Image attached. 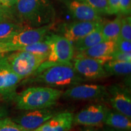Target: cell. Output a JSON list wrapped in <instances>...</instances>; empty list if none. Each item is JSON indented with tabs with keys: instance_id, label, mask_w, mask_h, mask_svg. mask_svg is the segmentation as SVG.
<instances>
[{
	"instance_id": "2e32d148",
	"label": "cell",
	"mask_w": 131,
	"mask_h": 131,
	"mask_svg": "<svg viewBox=\"0 0 131 131\" xmlns=\"http://www.w3.org/2000/svg\"><path fill=\"white\" fill-rule=\"evenodd\" d=\"M68 6L70 14L73 18L77 19L78 21H103L100 14L90 7L89 5L79 0L70 1Z\"/></svg>"
},
{
	"instance_id": "603a6c76",
	"label": "cell",
	"mask_w": 131,
	"mask_h": 131,
	"mask_svg": "<svg viewBox=\"0 0 131 131\" xmlns=\"http://www.w3.org/2000/svg\"><path fill=\"white\" fill-rule=\"evenodd\" d=\"M86 3L94 9L98 14L101 15H109L107 0H79Z\"/></svg>"
},
{
	"instance_id": "8992f818",
	"label": "cell",
	"mask_w": 131,
	"mask_h": 131,
	"mask_svg": "<svg viewBox=\"0 0 131 131\" xmlns=\"http://www.w3.org/2000/svg\"><path fill=\"white\" fill-rule=\"evenodd\" d=\"M61 96L70 100H96L107 97V88L100 84H79L63 92Z\"/></svg>"
},
{
	"instance_id": "ffe728a7",
	"label": "cell",
	"mask_w": 131,
	"mask_h": 131,
	"mask_svg": "<svg viewBox=\"0 0 131 131\" xmlns=\"http://www.w3.org/2000/svg\"><path fill=\"white\" fill-rule=\"evenodd\" d=\"M122 15H118L114 20L103 23L101 27V32L104 41H116L120 33Z\"/></svg>"
},
{
	"instance_id": "8d00e7d4",
	"label": "cell",
	"mask_w": 131,
	"mask_h": 131,
	"mask_svg": "<svg viewBox=\"0 0 131 131\" xmlns=\"http://www.w3.org/2000/svg\"><path fill=\"white\" fill-rule=\"evenodd\" d=\"M1 7V4H0V7Z\"/></svg>"
},
{
	"instance_id": "5bb4252c",
	"label": "cell",
	"mask_w": 131,
	"mask_h": 131,
	"mask_svg": "<svg viewBox=\"0 0 131 131\" xmlns=\"http://www.w3.org/2000/svg\"><path fill=\"white\" fill-rule=\"evenodd\" d=\"M73 115L69 112L58 113L33 131H69L73 125Z\"/></svg>"
},
{
	"instance_id": "8fae6325",
	"label": "cell",
	"mask_w": 131,
	"mask_h": 131,
	"mask_svg": "<svg viewBox=\"0 0 131 131\" xmlns=\"http://www.w3.org/2000/svg\"><path fill=\"white\" fill-rule=\"evenodd\" d=\"M53 26V23H51L40 27H29L3 42H9L19 48V47L41 41L50 33Z\"/></svg>"
},
{
	"instance_id": "83f0119b",
	"label": "cell",
	"mask_w": 131,
	"mask_h": 131,
	"mask_svg": "<svg viewBox=\"0 0 131 131\" xmlns=\"http://www.w3.org/2000/svg\"><path fill=\"white\" fill-rule=\"evenodd\" d=\"M18 47L7 42L0 41V55L7 54L10 52L17 51Z\"/></svg>"
},
{
	"instance_id": "484cf974",
	"label": "cell",
	"mask_w": 131,
	"mask_h": 131,
	"mask_svg": "<svg viewBox=\"0 0 131 131\" xmlns=\"http://www.w3.org/2000/svg\"><path fill=\"white\" fill-rule=\"evenodd\" d=\"M111 60L120 61H131V53H127L115 50L111 54Z\"/></svg>"
},
{
	"instance_id": "30bf717a",
	"label": "cell",
	"mask_w": 131,
	"mask_h": 131,
	"mask_svg": "<svg viewBox=\"0 0 131 131\" xmlns=\"http://www.w3.org/2000/svg\"><path fill=\"white\" fill-rule=\"evenodd\" d=\"M58 114L56 110L51 107L45 109L26 111L12 119L24 129L33 131L43 124L48 119Z\"/></svg>"
},
{
	"instance_id": "ba28073f",
	"label": "cell",
	"mask_w": 131,
	"mask_h": 131,
	"mask_svg": "<svg viewBox=\"0 0 131 131\" xmlns=\"http://www.w3.org/2000/svg\"><path fill=\"white\" fill-rule=\"evenodd\" d=\"M21 80L10 66L6 54L0 59V96L6 100H14Z\"/></svg>"
},
{
	"instance_id": "9a60e30c",
	"label": "cell",
	"mask_w": 131,
	"mask_h": 131,
	"mask_svg": "<svg viewBox=\"0 0 131 131\" xmlns=\"http://www.w3.org/2000/svg\"><path fill=\"white\" fill-rule=\"evenodd\" d=\"M115 49V41H103L84 51L79 52L77 55L96 59L104 64L111 60V54Z\"/></svg>"
},
{
	"instance_id": "6da1fadb",
	"label": "cell",
	"mask_w": 131,
	"mask_h": 131,
	"mask_svg": "<svg viewBox=\"0 0 131 131\" xmlns=\"http://www.w3.org/2000/svg\"><path fill=\"white\" fill-rule=\"evenodd\" d=\"M71 63H52L45 61L29 77L24 80V84L53 88H70L86 81Z\"/></svg>"
},
{
	"instance_id": "d6986e66",
	"label": "cell",
	"mask_w": 131,
	"mask_h": 131,
	"mask_svg": "<svg viewBox=\"0 0 131 131\" xmlns=\"http://www.w3.org/2000/svg\"><path fill=\"white\" fill-rule=\"evenodd\" d=\"M28 26L15 20H5L0 22V41H5L24 29Z\"/></svg>"
},
{
	"instance_id": "9c48e42d",
	"label": "cell",
	"mask_w": 131,
	"mask_h": 131,
	"mask_svg": "<svg viewBox=\"0 0 131 131\" xmlns=\"http://www.w3.org/2000/svg\"><path fill=\"white\" fill-rule=\"evenodd\" d=\"M72 65L76 72L85 80H99L107 77L102 61L89 57L77 55Z\"/></svg>"
},
{
	"instance_id": "3957f363",
	"label": "cell",
	"mask_w": 131,
	"mask_h": 131,
	"mask_svg": "<svg viewBox=\"0 0 131 131\" xmlns=\"http://www.w3.org/2000/svg\"><path fill=\"white\" fill-rule=\"evenodd\" d=\"M63 92L50 87L32 86L16 94L14 100L16 108L19 110L45 109L55 106L61 98Z\"/></svg>"
},
{
	"instance_id": "4dcf8cb0",
	"label": "cell",
	"mask_w": 131,
	"mask_h": 131,
	"mask_svg": "<svg viewBox=\"0 0 131 131\" xmlns=\"http://www.w3.org/2000/svg\"><path fill=\"white\" fill-rule=\"evenodd\" d=\"M1 7H2V6H1ZM1 7H0V22L5 20L16 21L14 19V15L12 14V12H10V11L6 10L7 8L4 7V9H1Z\"/></svg>"
},
{
	"instance_id": "e0dca14e",
	"label": "cell",
	"mask_w": 131,
	"mask_h": 131,
	"mask_svg": "<svg viewBox=\"0 0 131 131\" xmlns=\"http://www.w3.org/2000/svg\"><path fill=\"white\" fill-rule=\"evenodd\" d=\"M104 124L118 130L129 131L131 129L130 118L115 110L108 109Z\"/></svg>"
},
{
	"instance_id": "44dd1931",
	"label": "cell",
	"mask_w": 131,
	"mask_h": 131,
	"mask_svg": "<svg viewBox=\"0 0 131 131\" xmlns=\"http://www.w3.org/2000/svg\"><path fill=\"white\" fill-rule=\"evenodd\" d=\"M104 70L108 75H129L131 72V61H110L103 65Z\"/></svg>"
},
{
	"instance_id": "7402d4cb",
	"label": "cell",
	"mask_w": 131,
	"mask_h": 131,
	"mask_svg": "<svg viewBox=\"0 0 131 131\" xmlns=\"http://www.w3.org/2000/svg\"><path fill=\"white\" fill-rule=\"evenodd\" d=\"M18 50H23L37 54V55H46L48 57L49 53V46L45 40L24 46L19 47Z\"/></svg>"
},
{
	"instance_id": "52a82bcc",
	"label": "cell",
	"mask_w": 131,
	"mask_h": 131,
	"mask_svg": "<svg viewBox=\"0 0 131 131\" xmlns=\"http://www.w3.org/2000/svg\"><path fill=\"white\" fill-rule=\"evenodd\" d=\"M108 108L103 104H93L73 115V124L86 127H101L104 124Z\"/></svg>"
},
{
	"instance_id": "d6a6232c",
	"label": "cell",
	"mask_w": 131,
	"mask_h": 131,
	"mask_svg": "<svg viewBox=\"0 0 131 131\" xmlns=\"http://www.w3.org/2000/svg\"><path fill=\"white\" fill-rule=\"evenodd\" d=\"M8 114L7 109L4 106H0V119H2L3 118L6 117Z\"/></svg>"
},
{
	"instance_id": "7c38bea8",
	"label": "cell",
	"mask_w": 131,
	"mask_h": 131,
	"mask_svg": "<svg viewBox=\"0 0 131 131\" xmlns=\"http://www.w3.org/2000/svg\"><path fill=\"white\" fill-rule=\"evenodd\" d=\"M107 97L114 110L131 118V96L128 89L114 84L107 88Z\"/></svg>"
},
{
	"instance_id": "7a4b0ae2",
	"label": "cell",
	"mask_w": 131,
	"mask_h": 131,
	"mask_svg": "<svg viewBox=\"0 0 131 131\" xmlns=\"http://www.w3.org/2000/svg\"><path fill=\"white\" fill-rule=\"evenodd\" d=\"M15 14L23 24L37 27L53 23L55 9L49 0H18Z\"/></svg>"
},
{
	"instance_id": "277c9868",
	"label": "cell",
	"mask_w": 131,
	"mask_h": 131,
	"mask_svg": "<svg viewBox=\"0 0 131 131\" xmlns=\"http://www.w3.org/2000/svg\"><path fill=\"white\" fill-rule=\"evenodd\" d=\"M6 54L9 64L21 80L29 77L47 60L46 55H37L30 52L17 50Z\"/></svg>"
},
{
	"instance_id": "e575fe53",
	"label": "cell",
	"mask_w": 131,
	"mask_h": 131,
	"mask_svg": "<svg viewBox=\"0 0 131 131\" xmlns=\"http://www.w3.org/2000/svg\"><path fill=\"white\" fill-rule=\"evenodd\" d=\"M81 131H96V130H95L94 129L92 128L91 127H88V128H86V129H83V130H82Z\"/></svg>"
},
{
	"instance_id": "ac0fdd59",
	"label": "cell",
	"mask_w": 131,
	"mask_h": 131,
	"mask_svg": "<svg viewBox=\"0 0 131 131\" xmlns=\"http://www.w3.org/2000/svg\"><path fill=\"white\" fill-rule=\"evenodd\" d=\"M103 23L88 35L82 38L77 41L73 42L72 44L73 49H75L77 53L84 51L96 44L104 41L101 32Z\"/></svg>"
},
{
	"instance_id": "f1b7e54d",
	"label": "cell",
	"mask_w": 131,
	"mask_h": 131,
	"mask_svg": "<svg viewBox=\"0 0 131 131\" xmlns=\"http://www.w3.org/2000/svg\"><path fill=\"white\" fill-rule=\"evenodd\" d=\"M131 12V0H119V14L129 15Z\"/></svg>"
},
{
	"instance_id": "5b68a950",
	"label": "cell",
	"mask_w": 131,
	"mask_h": 131,
	"mask_svg": "<svg viewBox=\"0 0 131 131\" xmlns=\"http://www.w3.org/2000/svg\"><path fill=\"white\" fill-rule=\"evenodd\" d=\"M48 45L49 53L46 61L52 63H71L74 55L73 45L64 36L49 34L44 40Z\"/></svg>"
},
{
	"instance_id": "d4e9b609",
	"label": "cell",
	"mask_w": 131,
	"mask_h": 131,
	"mask_svg": "<svg viewBox=\"0 0 131 131\" xmlns=\"http://www.w3.org/2000/svg\"><path fill=\"white\" fill-rule=\"evenodd\" d=\"M118 38L131 41V18L130 16L122 17Z\"/></svg>"
},
{
	"instance_id": "f546056e",
	"label": "cell",
	"mask_w": 131,
	"mask_h": 131,
	"mask_svg": "<svg viewBox=\"0 0 131 131\" xmlns=\"http://www.w3.org/2000/svg\"><path fill=\"white\" fill-rule=\"evenodd\" d=\"M109 15L118 14L119 12V0H107Z\"/></svg>"
},
{
	"instance_id": "d590c367",
	"label": "cell",
	"mask_w": 131,
	"mask_h": 131,
	"mask_svg": "<svg viewBox=\"0 0 131 131\" xmlns=\"http://www.w3.org/2000/svg\"><path fill=\"white\" fill-rule=\"evenodd\" d=\"M5 55H6V54H1V55H0V59H1V58H2L3 57H4Z\"/></svg>"
},
{
	"instance_id": "cb8c5ba5",
	"label": "cell",
	"mask_w": 131,
	"mask_h": 131,
	"mask_svg": "<svg viewBox=\"0 0 131 131\" xmlns=\"http://www.w3.org/2000/svg\"><path fill=\"white\" fill-rule=\"evenodd\" d=\"M0 131H30L24 129L12 119L3 118L0 119Z\"/></svg>"
},
{
	"instance_id": "836d02e7",
	"label": "cell",
	"mask_w": 131,
	"mask_h": 131,
	"mask_svg": "<svg viewBox=\"0 0 131 131\" xmlns=\"http://www.w3.org/2000/svg\"><path fill=\"white\" fill-rule=\"evenodd\" d=\"M103 131H125V130H118V129H115L114 128H112V127H107V128L104 129Z\"/></svg>"
},
{
	"instance_id": "1f68e13d",
	"label": "cell",
	"mask_w": 131,
	"mask_h": 131,
	"mask_svg": "<svg viewBox=\"0 0 131 131\" xmlns=\"http://www.w3.org/2000/svg\"><path fill=\"white\" fill-rule=\"evenodd\" d=\"M18 0H0V4L3 7L11 8L15 5Z\"/></svg>"
},
{
	"instance_id": "4316f807",
	"label": "cell",
	"mask_w": 131,
	"mask_h": 131,
	"mask_svg": "<svg viewBox=\"0 0 131 131\" xmlns=\"http://www.w3.org/2000/svg\"><path fill=\"white\" fill-rule=\"evenodd\" d=\"M116 50L119 51L131 53V41L118 38L115 41Z\"/></svg>"
},
{
	"instance_id": "4fadbf2b",
	"label": "cell",
	"mask_w": 131,
	"mask_h": 131,
	"mask_svg": "<svg viewBox=\"0 0 131 131\" xmlns=\"http://www.w3.org/2000/svg\"><path fill=\"white\" fill-rule=\"evenodd\" d=\"M103 23V21H78L73 22L66 26L63 36L73 43L94 31Z\"/></svg>"
}]
</instances>
